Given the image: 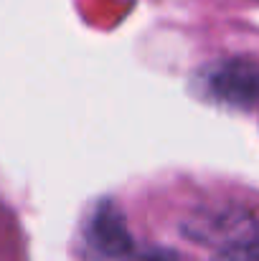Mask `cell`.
<instances>
[{
  "instance_id": "1",
  "label": "cell",
  "mask_w": 259,
  "mask_h": 261,
  "mask_svg": "<svg viewBox=\"0 0 259 261\" xmlns=\"http://www.w3.org/2000/svg\"><path fill=\"white\" fill-rule=\"evenodd\" d=\"M206 84L219 101L252 109L259 104V64L247 59H229L211 69Z\"/></svg>"
},
{
  "instance_id": "2",
  "label": "cell",
  "mask_w": 259,
  "mask_h": 261,
  "mask_svg": "<svg viewBox=\"0 0 259 261\" xmlns=\"http://www.w3.org/2000/svg\"><path fill=\"white\" fill-rule=\"evenodd\" d=\"M86 246L102 259H114L130 251V233L117 205L102 203L94 211L86 226Z\"/></svg>"
},
{
  "instance_id": "3",
  "label": "cell",
  "mask_w": 259,
  "mask_h": 261,
  "mask_svg": "<svg viewBox=\"0 0 259 261\" xmlns=\"http://www.w3.org/2000/svg\"><path fill=\"white\" fill-rule=\"evenodd\" d=\"M214 261H259V241H249L234 249H224Z\"/></svg>"
}]
</instances>
